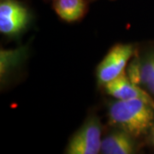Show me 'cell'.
Masks as SVG:
<instances>
[{"mask_svg":"<svg viewBox=\"0 0 154 154\" xmlns=\"http://www.w3.org/2000/svg\"><path fill=\"white\" fill-rule=\"evenodd\" d=\"M109 118L112 125L139 137L153 124L154 105L143 99H117L109 108Z\"/></svg>","mask_w":154,"mask_h":154,"instance_id":"1","label":"cell"},{"mask_svg":"<svg viewBox=\"0 0 154 154\" xmlns=\"http://www.w3.org/2000/svg\"><path fill=\"white\" fill-rule=\"evenodd\" d=\"M101 124L95 116H91L69 140L66 148L69 154H97L101 149Z\"/></svg>","mask_w":154,"mask_h":154,"instance_id":"2","label":"cell"},{"mask_svg":"<svg viewBox=\"0 0 154 154\" xmlns=\"http://www.w3.org/2000/svg\"><path fill=\"white\" fill-rule=\"evenodd\" d=\"M134 52L132 45L118 44L112 47L101 61L97 69V77L100 84L105 85L124 74L128 62Z\"/></svg>","mask_w":154,"mask_h":154,"instance_id":"3","label":"cell"},{"mask_svg":"<svg viewBox=\"0 0 154 154\" xmlns=\"http://www.w3.org/2000/svg\"><path fill=\"white\" fill-rule=\"evenodd\" d=\"M29 22L28 9L17 0H1L0 32L12 36L21 33Z\"/></svg>","mask_w":154,"mask_h":154,"instance_id":"4","label":"cell"},{"mask_svg":"<svg viewBox=\"0 0 154 154\" xmlns=\"http://www.w3.org/2000/svg\"><path fill=\"white\" fill-rule=\"evenodd\" d=\"M105 90L108 94L118 100L128 99H143L154 105V103L148 94L133 82L130 79L123 74L119 77L110 81L105 85Z\"/></svg>","mask_w":154,"mask_h":154,"instance_id":"5","label":"cell"},{"mask_svg":"<svg viewBox=\"0 0 154 154\" xmlns=\"http://www.w3.org/2000/svg\"><path fill=\"white\" fill-rule=\"evenodd\" d=\"M135 152L133 136L123 130L110 133L102 140L100 152L104 154H131Z\"/></svg>","mask_w":154,"mask_h":154,"instance_id":"6","label":"cell"},{"mask_svg":"<svg viewBox=\"0 0 154 154\" xmlns=\"http://www.w3.org/2000/svg\"><path fill=\"white\" fill-rule=\"evenodd\" d=\"M53 8L61 19L72 22L84 17L87 3L85 0H54Z\"/></svg>","mask_w":154,"mask_h":154,"instance_id":"7","label":"cell"},{"mask_svg":"<svg viewBox=\"0 0 154 154\" xmlns=\"http://www.w3.org/2000/svg\"><path fill=\"white\" fill-rule=\"evenodd\" d=\"M146 88L148 89V91L151 93L152 94H153L154 95V78L153 80L151 82L149 83L148 85L146 86Z\"/></svg>","mask_w":154,"mask_h":154,"instance_id":"8","label":"cell"},{"mask_svg":"<svg viewBox=\"0 0 154 154\" xmlns=\"http://www.w3.org/2000/svg\"><path fill=\"white\" fill-rule=\"evenodd\" d=\"M152 139H153V141H154V128H153V130H152Z\"/></svg>","mask_w":154,"mask_h":154,"instance_id":"9","label":"cell"}]
</instances>
